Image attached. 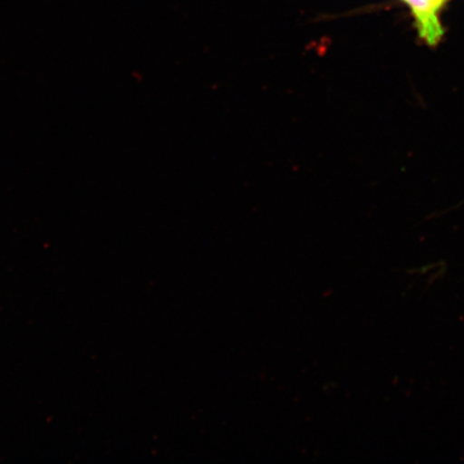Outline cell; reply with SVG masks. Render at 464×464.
<instances>
[{
  "label": "cell",
  "instance_id": "6da1fadb",
  "mask_svg": "<svg viewBox=\"0 0 464 464\" xmlns=\"http://www.w3.org/2000/svg\"><path fill=\"white\" fill-rule=\"evenodd\" d=\"M403 2L408 4L414 15L420 37L428 45H438L445 34L439 15L442 7H440L435 0H403Z\"/></svg>",
  "mask_w": 464,
  "mask_h": 464
}]
</instances>
